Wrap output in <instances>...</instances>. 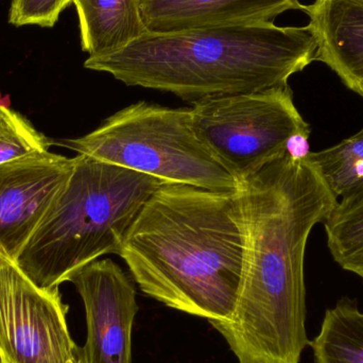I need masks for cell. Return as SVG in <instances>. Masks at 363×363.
I'll return each mask as SVG.
<instances>
[{
    "instance_id": "8fae6325",
    "label": "cell",
    "mask_w": 363,
    "mask_h": 363,
    "mask_svg": "<svg viewBox=\"0 0 363 363\" xmlns=\"http://www.w3.org/2000/svg\"><path fill=\"white\" fill-rule=\"evenodd\" d=\"M306 26L317 45L315 61L336 72L343 84L359 93L363 83V0H315L303 4Z\"/></svg>"
},
{
    "instance_id": "30bf717a",
    "label": "cell",
    "mask_w": 363,
    "mask_h": 363,
    "mask_svg": "<svg viewBox=\"0 0 363 363\" xmlns=\"http://www.w3.org/2000/svg\"><path fill=\"white\" fill-rule=\"evenodd\" d=\"M148 31L174 32L202 28L274 23L298 0H140Z\"/></svg>"
},
{
    "instance_id": "2e32d148",
    "label": "cell",
    "mask_w": 363,
    "mask_h": 363,
    "mask_svg": "<svg viewBox=\"0 0 363 363\" xmlns=\"http://www.w3.org/2000/svg\"><path fill=\"white\" fill-rule=\"evenodd\" d=\"M51 142L6 106L0 104V166L48 152Z\"/></svg>"
},
{
    "instance_id": "5bb4252c",
    "label": "cell",
    "mask_w": 363,
    "mask_h": 363,
    "mask_svg": "<svg viewBox=\"0 0 363 363\" xmlns=\"http://www.w3.org/2000/svg\"><path fill=\"white\" fill-rule=\"evenodd\" d=\"M323 224L335 262L363 281V184L337 200Z\"/></svg>"
},
{
    "instance_id": "e0dca14e",
    "label": "cell",
    "mask_w": 363,
    "mask_h": 363,
    "mask_svg": "<svg viewBox=\"0 0 363 363\" xmlns=\"http://www.w3.org/2000/svg\"><path fill=\"white\" fill-rule=\"evenodd\" d=\"M70 4L72 0H12L9 21L17 27L25 25L53 27Z\"/></svg>"
},
{
    "instance_id": "3957f363",
    "label": "cell",
    "mask_w": 363,
    "mask_h": 363,
    "mask_svg": "<svg viewBox=\"0 0 363 363\" xmlns=\"http://www.w3.org/2000/svg\"><path fill=\"white\" fill-rule=\"evenodd\" d=\"M315 53L306 27L268 23L147 31L116 52L87 57L84 67L106 72L128 86L194 102L287 86L292 74L315 61Z\"/></svg>"
},
{
    "instance_id": "7c38bea8",
    "label": "cell",
    "mask_w": 363,
    "mask_h": 363,
    "mask_svg": "<svg viewBox=\"0 0 363 363\" xmlns=\"http://www.w3.org/2000/svg\"><path fill=\"white\" fill-rule=\"evenodd\" d=\"M80 27L81 46L89 57L125 48L148 29L140 0H72Z\"/></svg>"
},
{
    "instance_id": "ac0fdd59",
    "label": "cell",
    "mask_w": 363,
    "mask_h": 363,
    "mask_svg": "<svg viewBox=\"0 0 363 363\" xmlns=\"http://www.w3.org/2000/svg\"><path fill=\"white\" fill-rule=\"evenodd\" d=\"M74 363H85L84 359H83L82 351L78 345H77L76 351H74Z\"/></svg>"
},
{
    "instance_id": "277c9868",
    "label": "cell",
    "mask_w": 363,
    "mask_h": 363,
    "mask_svg": "<svg viewBox=\"0 0 363 363\" xmlns=\"http://www.w3.org/2000/svg\"><path fill=\"white\" fill-rule=\"evenodd\" d=\"M161 181L86 155L17 256V266L43 289L106 254L119 255L125 235Z\"/></svg>"
},
{
    "instance_id": "9c48e42d",
    "label": "cell",
    "mask_w": 363,
    "mask_h": 363,
    "mask_svg": "<svg viewBox=\"0 0 363 363\" xmlns=\"http://www.w3.org/2000/svg\"><path fill=\"white\" fill-rule=\"evenodd\" d=\"M74 164L76 157L48 151L0 166V245L13 259L65 187Z\"/></svg>"
},
{
    "instance_id": "ffe728a7",
    "label": "cell",
    "mask_w": 363,
    "mask_h": 363,
    "mask_svg": "<svg viewBox=\"0 0 363 363\" xmlns=\"http://www.w3.org/2000/svg\"><path fill=\"white\" fill-rule=\"evenodd\" d=\"M0 363H4V362H2L1 357H0Z\"/></svg>"
},
{
    "instance_id": "6da1fadb",
    "label": "cell",
    "mask_w": 363,
    "mask_h": 363,
    "mask_svg": "<svg viewBox=\"0 0 363 363\" xmlns=\"http://www.w3.org/2000/svg\"><path fill=\"white\" fill-rule=\"evenodd\" d=\"M245 228L234 309L208 321L238 363H300L309 347L305 253L338 199L306 159L286 153L239 184Z\"/></svg>"
},
{
    "instance_id": "52a82bcc",
    "label": "cell",
    "mask_w": 363,
    "mask_h": 363,
    "mask_svg": "<svg viewBox=\"0 0 363 363\" xmlns=\"http://www.w3.org/2000/svg\"><path fill=\"white\" fill-rule=\"evenodd\" d=\"M59 288L36 286L0 245V357L4 363H74L77 345Z\"/></svg>"
},
{
    "instance_id": "7a4b0ae2",
    "label": "cell",
    "mask_w": 363,
    "mask_h": 363,
    "mask_svg": "<svg viewBox=\"0 0 363 363\" xmlns=\"http://www.w3.org/2000/svg\"><path fill=\"white\" fill-rule=\"evenodd\" d=\"M245 253L238 190L163 183L136 216L119 256L146 296L216 321L234 309Z\"/></svg>"
},
{
    "instance_id": "d6986e66",
    "label": "cell",
    "mask_w": 363,
    "mask_h": 363,
    "mask_svg": "<svg viewBox=\"0 0 363 363\" xmlns=\"http://www.w3.org/2000/svg\"><path fill=\"white\" fill-rule=\"evenodd\" d=\"M358 95L362 96V97L363 98V83L362 86H360L359 93H358Z\"/></svg>"
},
{
    "instance_id": "ba28073f",
    "label": "cell",
    "mask_w": 363,
    "mask_h": 363,
    "mask_svg": "<svg viewBox=\"0 0 363 363\" xmlns=\"http://www.w3.org/2000/svg\"><path fill=\"white\" fill-rule=\"evenodd\" d=\"M67 281L84 305V362L132 363V330L140 307L131 279L112 259H98L72 273Z\"/></svg>"
},
{
    "instance_id": "4fadbf2b",
    "label": "cell",
    "mask_w": 363,
    "mask_h": 363,
    "mask_svg": "<svg viewBox=\"0 0 363 363\" xmlns=\"http://www.w3.org/2000/svg\"><path fill=\"white\" fill-rule=\"evenodd\" d=\"M309 347L315 363H363V311L357 301L345 296L326 309Z\"/></svg>"
},
{
    "instance_id": "8992f818",
    "label": "cell",
    "mask_w": 363,
    "mask_h": 363,
    "mask_svg": "<svg viewBox=\"0 0 363 363\" xmlns=\"http://www.w3.org/2000/svg\"><path fill=\"white\" fill-rule=\"evenodd\" d=\"M192 104L194 133L238 184L283 157L292 138L311 135L289 85L211 96Z\"/></svg>"
},
{
    "instance_id": "5b68a950",
    "label": "cell",
    "mask_w": 363,
    "mask_h": 363,
    "mask_svg": "<svg viewBox=\"0 0 363 363\" xmlns=\"http://www.w3.org/2000/svg\"><path fill=\"white\" fill-rule=\"evenodd\" d=\"M63 145L78 155L153 177L162 183L218 191L239 188L238 182L194 133L190 108L138 102L115 113L91 133Z\"/></svg>"
},
{
    "instance_id": "9a60e30c",
    "label": "cell",
    "mask_w": 363,
    "mask_h": 363,
    "mask_svg": "<svg viewBox=\"0 0 363 363\" xmlns=\"http://www.w3.org/2000/svg\"><path fill=\"white\" fill-rule=\"evenodd\" d=\"M306 159L337 199L363 184V128L324 150L309 151Z\"/></svg>"
}]
</instances>
